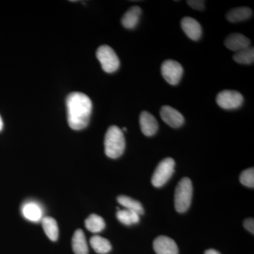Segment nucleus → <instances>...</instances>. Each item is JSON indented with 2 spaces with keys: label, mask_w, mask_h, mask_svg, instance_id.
<instances>
[{
  "label": "nucleus",
  "mask_w": 254,
  "mask_h": 254,
  "mask_svg": "<svg viewBox=\"0 0 254 254\" xmlns=\"http://www.w3.org/2000/svg\"><path fill=\"white\" fill-rule=\"evenodd\" d=\"M141 9L138 6H132L124 14L122 18V24L124 27L132 29L134 28L139 22L141 15Z\"/></svg>",
  "instance_id": "obj_14"
},
{
  "label": "nucleus",
  "mask_w": 254,
  "mask_h": 254,
  "mask_svg": "<svg viewBox=\"0 0 254 254\" xmlns=\"http://www.w3.org/2000/svg\"><path fill=\"white\" fill-rule=\"evenodd\" d=\"M85 226L88 231L93 233H98L103 231L105 227L104 219L96 214H92L85 221Z\"/></svg>",
  "instance_id": "obj_19"
},
{
  "label": "nucleus",
  "mask_w": 254,
  "mask_h": 254,
  "mask_svg": "<svg viewBox=\"0 0 254 254\" xmlns=\"http://www.w3.org/2000/svg\"><path fill=\"white\" fill-rule=\"evenodd\" d=\"M90 244L92 248L98 254H106L112 250V245L110 241L99 235L92 237L90 240Z\"/></svg>",
  "instance_id": "obj_18"
},
{
  "label": "nucleus",
  "mask_w": 254,
  "mask_h": 254,
  "mask_svg": "<svg viewBox=\"0 0 254 254\" xmlns=\"http://www.w3.org/2000/svg\"><path fill=\"white\" fill-rule=\"evenodd\" d=\"M216 102L222 109L235 110L243 104L244 97L240 92L225 90L218 93Z\"/></svg>",
  "instance_id": "obj_6"
},
{
  "label": "nucleus",
  "mask_w": 254,
  "mask_h": 254,
  "mask_svg": "<svg viewBox=\"0 0 254 254\" xmlns=\"http://www.w3.org/2000/svg\"><path fill=\"white\" fill-rule=\"evenodd\" d=\"M187 4L190 5L192 9L201 11L205 9V1L203 0H190L187 1Z\"/></svg>",
  "instance_id": "obj_24"
},
{
  "label": "nucleus",
  "mask_w": 254,
  "mask_h": 254,
  "mask_svg": "<svg viewBox=\"0 0 254 254\" xmlns=\"http://www.w3.org/2000/svg\"><path fill=\"white\" fill-rule=\"evenodd\" d=\"M140 126L142 133L146 136H152L158 130V123L152 114L147 111L142 112L140 115Z\"/></svg>",
  "instance_id": "obj_11"
},
{
  "label": "nucleus",
  "mask_w": 254,
  "mask_h": 254,
  "mask_svg": "<svg viewBox=\"0 0 254 254\" xmlns=\"http://www.w3.org/2000/svg\"><path fill=\"white\" fill-rule=\"evenodd\" d=\"M244 227L251 233L254 234V220L253 218H248L244 222Z\"/></svg>",
  "instance_id": "obj_25"
},
{
  "label": "nucleus",
  "mask_w": 254,
  "mask_h": 254,
  "mask_svg": "<svg viewBox=\"0 0 254 254\" xmlns=\"http://www.w3.org/2000/svg\"><path fill=\"white\" fill-rule=\"evenodd\" d=\"M96 57L103 71L107 73L115 72L120 66L118 55L111 47L102 46L97 50Z\"/></svg>",
  "instance_id": "obj_4"
},
{
  "label": "nucleus",
  "mask_w": 254,
  "mask_h": 254,
  "mask_svg": "<svg viewBox=\"0 0 254 254\" xmlns=\"http://www.w3.org/2000/svg\"><path fill=\"white\" fill-rule=\"evenodd\" d=\"M118 201L120 205L125 207L127 210L136 212V213L139 214V215H142V214H143V212H144L143 205H141L139 201L130 198V197L127 196V195H120L118 198Z\"/></svg>",
  "instance_id": "obj_20"
},
{
  "label": "nucleus",
  "mask_w": 254,
  "mask_h": 254,
  "mask_svg": "<svg viewBox=\"0 0 254 254\" xmlns=\"http://www.w3.org/2000/svg\"><path fill=\"white\" fill-rule=\"evenodd\" d=\"M233 59L236 63L242 64H250L254 62V48H245L237 52L233 56Z\"/></svg>",
  "instance_id": "obj_22"
},
{
  "label": "nucleus",
  "mask_w": 254,
  "mask_h": 254,
  "mask_svg": "<svg viewBox=\"0 0 254 254\" xmlns=\"http://www.w3.org/2000/svg\"><path fill=\"white\" fill-rule=\"evenodd\" d=\"M205 254H220L218 251L215 250H208L205 251Z\"/></svg>",
  "instance_id": "obj_26"
},
{
  "label": "nucleus",
  "mask_w": 254,
  "mask_h": 254,
  "mask_svg": "<svg viewBox=\"0 0 254 254\" xmlns=\"http://www.w3.org/2000/svg\"><path fill=\"white\" fill-rule=\"evenodd\" d=\"M182 30L192 41H198L201 37V26L196 20L191 17H185L181 21Z\"/></svg>",
  "instance_id": "obj_10"
},
{
  "label": "nucleus",
  "mask_w": 254,
  "mask_h": 254,
  "mask_svg": "<svg viewBox=\"0 0 254 254\" xmlns=\"http://www.w3.org/2000/svg\"><path fill=\"white\" fill-rule=\"evenodd\" d=\"M105 153L110 158L116 159L123 154L125 150V136L118 127H109L105 136Z\"/></svg>",
  "instance_id": "obj_2"
},
{
  "label": "nucleus",
  "mask_w": 254,
  "mask_h": 254,
  "mask_svg": "<svg viewBox=\"0 0 254 254\" xmlns=\"http://www.w3.org/2000/svg\"><path fill=\"white\" fill-rule=\"evenodd\" d=\"M153 249L157 254H179L176 242L166 236H160L153 242Z\"/></svg>",
  "instance_id": "obj_9"
},
{
  "label": "nucleus",
  "mask_w": 254,
  "mask_h": 254,
  "mask_svg": "<svg viewBox=\"0 0 254 254\" xmlns=\"http://www.w3.org/2000/svg\"><path fill=\"white\" fill-rule=\"evenodd\" d=\"M72 249L75 254H88V247L84 232L78 229L73 234Z\"/></svg>",
  "instance_id": "obj_16"
},
{
  "label": "nucleus",
  "mask_w": 254,
  "mask_h": 254,
  "mask_svg": "<svg viewBox=\"0 0 254 254\" xmlns=\"http://www.w3.org/2000/svg\"><path fill=\"white\" fill-rule=\"evenodd\" d=\"M240 180L242 185L250 188L254 187V170L250 168L242 172L241 174Z\"/></svg>",
  "instance_id": "obj_23"
},
{
  "label": "nucleus",
  "mask_w": 254,
  "mask_h": 254,
  "mask_svg": "<svg viewBox=\"0 0 254 254\" xmlns=\"http://www.w3.org/2000/svg\"><path fill=\"white\" fill-rule=\"evenodd\" d=\"M43 230L50 240L55 242L59 237V227L54 218L45 217L41 220Z\"/></svg>",
  "instance_id": "obj_17"
},
{
  "label": "nucleus",
  "mask_w": 254,
  "mask_h": 254,
  "mask_svg": "<svg viewBox=\"0 0 254 254\" xmlns=\"http://www.w3.org/2000/svg\"><path fill=\"white\" fill-rule=\"evenodd\" d=\"M193 195L192 182L188 177L182 178L175 190V206L178 213L186 212L190 208Z\"/></svg>",
  "instance_id": "obj_3"
},
{
  "label": "nucleus",
  "mask_w": 254,
  "mask_h": 254,
  "mask_svg": "<svg viewBox=\"0 0 254 254\" xmlns=\"http://www.w3.org/2000/svg\"><path fill=\"white\" fill-rule=\"evenodd\" d=\"M119 221L125 225H131L138 223L140 220V215L134 211L127 210H119L117 213Z\"/></svg>",
  "instance_id": "obj_21"
},
{
  "label": "nucleus",
  "mask_w": 254,
  "mask_h": 254,
  "mask_svg": "<svg viewBox=\"0 0 254 254\" xmlns=\"http://www.w3.org/2000/svg\"><path fill=\"white\" fill-rule=\"evenodd\" d=\"M162 120L173 128H179L185 123V118L178 110L169 105H164L160 109Z\"/></svg>",
  "instance_id": "obj_8"
},
{
  "label": "nucleus",
  "mask_w": 254,
  "mask_h": 254,
  "mask_svg": "<svg viewBox=\"0 0 254 254\" xmlns=\"http://www.w3.org/2000/svg\"><path fill=\"white\" fill-rule=\"evenodd\" d=\"M123 131H127V128H123Z\"/></svg>",
  "instance_id": "obj_28"
},
{
  "label": "nucleus",
  "mask_w": 254,
  "mask_h": 254,
  "mask_svg": "<svg viewBox=\"0 0 254 254\" xmlns=\"http://www.w3.org/2000/svg\"><path fill=\"white\" fill-rule=\"evenodd\" d=\"M253 11L249 7L242 6V7L235 8L229 11L227 14V21L232 23L240 22L245 21L252 17Z\"/></svg>",
  "instance_id": "obj_15"
},
{
  "label": "nucleus",
  "mask_w": 254,
  "mask_h": 254,
  "mask_svg": "<svg viewBox=\"0 0 254 254\" xmlns=\"http://www.w3.org/2000/svg\"><path fill=\"white\" fill-rule=\"evenodd\" d=\"M225 46L232 51L238 52L250 47L251 41L248 38L241 33H232L225 41Z\"/></svg>",
  "instance_id": "obj_13"
},
{
  "label": "nucleus",
  "mask_w": 254,
  "mask_h": 254,
  "mask_svg": "<svg viewBox=\"0 0 254 254\" xmlns=\"http://www.w3.org/2000/svg\"><path fill=\"white\" fill-rule=\"evenodd\" d=\"M68 126L73 130H81L89 123L93 104L89 97L81 92H73L66 100Z\"/></svg>",
  "instance_id": "obj_1"
},
{
  "label": "nucleus",
  "mask_w": 254,
  "mask_h": 254,
  "mask_svg": "<svg viewBox=\"0 0 254 254\" xmlns=\"http://www.w3.org/2000/svg\"><path fill=\"white\" fill-rule=\"evenodd\" d=\"M3 128V121L2 119H1V116H0V131L2 130Z\"/></svg>",
  "instance_id": "obj_27"
},
{
  "label": "nucleus",
  "mask_w": 254,
  "mask_h": 254,
  "mask_svg": "<svg viewBox=\"0 0 254 254\" xmlns=\"http://www.w3.org/2000/svg\"><path fill=\"white\" fill-rule=\"evenodd\" d=\"M21 213L26 220L36 222L41 221L43 218V210L41 205L35 201L25 203L21 208Z\"/></svg>",
  "instance_id": "obj_12"
},
{
  "label": "nucleus",
  "mask_w": 254,
  "mask_h": 254,
  "mask_svg": "<svg viewBox=\"0 0 254 254\" xmlns=\"http://www.w3.org/2000/svg\"><path fill=\"white\" fill-rule=\"evenodd\" d=\"M175 166V162L173 158H168L162 160L152 177L151 182L153 186L159 188L165 185L173 176Z\"/></svg>",
  "instance_id": "obj_5"
},
{
  "label": "nucleus",
  "mask_w": 254,
  "mask_h": 254,
  "mask_svg": "<svg viewBox=\"0 0 254 254\" xmlns=\"http://www.w3.org/2000/svg\"><path fill=\"white\" fill-rule=\"evenodd\" d=\"M183 72L182 65L175 60H165L162 64L161 73L163 78L168 83L173 86L180 83Z\"/></svg>",
  "instance_id": "obj_7"
}]
</instances>
